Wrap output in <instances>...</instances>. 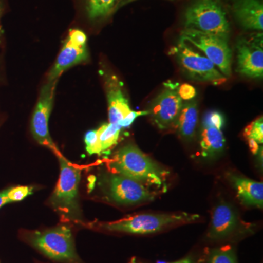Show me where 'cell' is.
Returning <instances> with one entry per match:
<instances>
[{
    "mask_svg": "<svg viewBox=\"0 0 263 263\" xmlns=\"http://www.w3.org/2000/svg\"><path fill=\"white\" fill-rule=\"evenodd\" d=\"M169 53L190 79L214 85H220L227 81L226 76L206 57L180 38Z\"/></svg>",
    "mask_w": 263,
    "mask_h": 263,
    "instance_id": "8992f818",
    "label": "cell"
},
{
    "mask_svg": "<svg viewBox=\"0 0 263 263\" xmlns=\"http://www.w3.org/2000/svg\"><path fill=\"white\" fill-rule=\"evenodd\" d=\"M69 42L79 47H85L87 43V37L82 30L79 29H70L68 36L66 38Z\"/></svg>",
    "mask_w": 263,
    "mask_h": 263,
    "instance_id": "d4e9b609",
    "label": "cell"
},
{
    "mask_svg": "<svg viewBox=\"0 0 263 263\" xmlns=\"http://www.w3.org/2000/svg\"><path fill=\"white\" fill-rule=\"evenodd\" d=\"M179 84L168 81L163 89L151 103L148 112L154 124L161 130H166L174 126L183 105L179 94Z\"/></svg>",
    "mask_w": 263,
    "mask_h": 263,
    "instance_id": "9c48e42d",
    "label": "cell"
},
{
    "mask_svg": "<svg viewBox=\"0 0 263 263\" xmlns=\"http://www.w3.org/2000/svg\"><path fill=\"white\" fill-rule=\"evenodd\" d=\"M2 14H3V4H2L1 2H0V19H1ZM3 34V29H2L1 24H0V37H2Z\"/></svg>",
    "mask_w": 263,
    "mask_h": 263,
    "instance_id": "f546056e",
    "label": "cell"
},
{
    "mask_svg": "<svg viewBox=\"0 0 263 263\" xmlns=\"http://www.w3.org/2000/svg\"><path fill=\"white\" fill-rule=\"evenodd\" d=\"M33 193L32 186H19L8 189V197L10 202L22 201Z\"/></svg>",
    "mask_w": 263,
    "mask_h": 263,
    "instance_id": "cb8c5ba5",
    "label": "cell"
},
{
    "mask_svg": "<svg viewBox=\"0 0 263 263\" xmlns=\"http://www.w3.org/2000/svg\"><path fill=\"white\" fill-rule=\"evenodd\" d=\"M115 174L139 181L146 186L161 188L165 183L167 171L133 143L121 147L110 162Z\"/></svg>",
    "mask_w": 263,
    "mask_h": 263,
    "instance_id": "6da1fadb",
    "label": "cell"
},
{
    "mask_svg": "<svg viewBox=\"0 0 263 263\" xmlns=\"http://www.w3.org/2000/svg\"><path fill=\"white\" fill-rule=\"evenodd\" d=\"M197 122L198 107L197 102L194 100L185 102L175 122L174 127L183 139L190 141L195 136Z\"/></svg>",
    "mask_w": 263,
    "mask_h": 263,
    "instance_id": "ac0fdd59",
    "label": "cell"
},
{
    "mask_svg": "<svg viewBox=\"0 0 263 263\" xmlns=\"http://www.w3.org/2000/svg\"><path fill=\"white\" fill-rule=\"evenodd\" d=\"M84 142L86 144V152L89 155H101V147H100L97 130L93 129V130L88 131L85 134Z\"/></svg>",
    "mask_w": 263,
    "mask_h": 263,
    "instance_id": "603a6c76",
    "label": "cell"
},
{
    "mask_svg": "<svg viewBox=\"0 0 263 263\" xmlns=\"http://www.w3.org/2000/svg\"><path fill=\"white\" fill-rule=\"evenodd\" d=\"M227 179L236 192L237 196L247 206H263V183L245 176L229 173Z\"/></svg>",
    "mask_w": 263,
    "mask_h": 263,
    "instance_id": "2e32d148",
    "label": "cell"
},
{
    "mask_svg": "<svg viewBox=\"0 0 263 263\" xmlns=\"http://www.w3.org/2000/svg\"><path fill=\"white\" fill-rule=\"evenodd\" d=\"M239 224V218L235 209L227 202H221L212 212L208 238L213 240L226 239L234 233Z\"/></svg>",
    "mask_w": 263,
    "mask_h": 263,
    "instance_id": "5bb4252c",
    "label": "cell"
},
{
    "mask_svg": "<svg viewBox=\"0 0 263 263\" xmlns=\"http://www.w3.org/2000/svg\"><path fill=\"white\" fill-rule=\"evenodd\" d=\"M108 101L109 123L119 126L132 109L124 93L122 82L111 71L100 70Z\"/></svg>",
    "mask_w": 263,
    "mask_h": 263,
    "instance_id": "4fadbf2b",
    "label": "cell"
},
{
    "mask_svg": "<svg viewBox=\"0 0 263 263\" xmlns=\"http://www.w3.org/2000/svg\"><path fill=\"white\" fill-rule=\"evenodd\" d=\"M8 189L0 192V209L4 206L6 204L10 203L8 197Z\"/></svg>",
    "mask_w": 263,
    "mask_h": 263,
    "instance_id": "f1b7e54d",
    "label": "cell"
},
{
    "mask_svg": "<svg viewBox=\"0 0 263 263\" xmlns=\"http://www.w3.org/2000/svg\"><path fill=\"white\" fill-rule=\"evenodd\" d=\"M148 110H143V111H134L132 110L130 113L128 114L127 117L123 119L122 122L119 124V127L122 129H127L130 127L133 122L136 121L137 118L141 117V116H148Z\"/></svg>",
    "mask_w": 263,
    "mask_h": 263,
    "instance_id": "484cf974",
    "label": "cell"
},
{
    "mask_svg": "<svg viewBox=\"0 0 263 263\" xmlns=\"http://www.w3.org/2000/svg\"><path fill=\"white\" fill-rule=\"evenodd\" d=\"M87 46L79 47L65 40L61 51L57 57L47 76V81L59 80L60 76L74 66L80 65L89 60Z\"/></svg>",
    "mask_w": 263,
    "mask_h": 263,
    "instance_id": "9a60e30c",
    "label": "cell"
},
{
    "mask_svg": "<svg viewBox=\"0 0 263 263\" xmlns=\"http://www.w3.org/2000/svg\"><path fill=\"white\" fill-rule=\"evenodd\" d=\"M185 28L228 39L230 25L221 0H197L184 13Z\"/></svg>",
    "mask_w": 263,
    "mask_h": 263,
    "instance_id": "5b68a950",
    "label": "cell"
},
{
    "mask_svg": "<svg viewBox=\"0 0 263 263\" xmlns=\"http://www.w3.org/2000/svg\"><path fill=\"white\" fill-rule=\"evenodd\" d=\"M180 39L206 57L226 78L231 75L232 50L228 39L188 28L181 32Z\"/></svg>",
    "mask_w": 263,
    "mask_h": 263,
    "instance_id": "52a82bcc",
    "label": "cell"
},
{
    "mask_svg": "<svg viewBox=\"0 0 263 263\" xmlns=\"http://www.w3.org/2000/svg\"><path fill=\"white\" fill-rule=\"evenodd\" d=\"M122 128L117 124L105 123L97 129L102 153L116 146L119 141Z\"/></svg>",
    "mask_w": 263,
    "mask_h": 263,
    "instance_id": "ffe728a7",
    "label": "cell"
},
{
    "mask_svg": "<svg viewBox=\"0 0 263 263\" xmlns=\"http://www.w3.org/2000/svg\"><path fill=\"white\" fill-rule=\"evenodd\" d=\"M118 5L119 0H86V13L91 21L106 18Z\"/></svg>",
    "mask_w": 263,
    "mask_h": 263,
    "instance_id": "d6986e66",
    "label": "cell"
},
{
    "mask_svg": "<svg viewBox=\"0 0 263 263\" xmlns=\"http://www.w3.org/2000/svg\"><path fill=\"white\" fill-rule=\"evenodd\" d=\"M58 81H46L43 84L31 120V132L34 140L39 144L48 147L56 154L60 152L52 140L48 124L54 103Z\"/></svg>",
    "mask_w": 263,
    "mask_h": 263,
    "instance_id": "ba28073f",
    "label": "cell"
},
{
    "mask_svg": "<svg viewBox=\"0 0 263 263\" xmlns=\"http://www.w3.org/2000/svg\"><path fill=\"white\" fill-rule=\"evenodd\" d=\"M199 218L200 216L197 214L186 212L144 213L119 221L103 223L101 228L117 233L148 235L171 227L194 222Z\"/></svg>",
    "mask_w": 263,
    "mask_h": 263,
    "instance_id": "7a4b0ae2",
    "label": "cell"
},
{
    "mask_svg": "<svg viewBox=\"0 0 263 263\" xmlns=\"http://www.w3.org/2000/svg\"><path fill=\"white\" fill-rule=\"evenodd\" d=\"M179 94L181 98L185 101L191 100L196 96V90L191 85L185 84L179 87Z\"/></svg>",
    "mask_w": 263,
    "mask_h": 263,
    "instance_id": "4316f807",
    "label": "cell"
},
{
    "mask_svg": "<svg viewBox=\"0 0 263 263\" xmlns=\"http://www.w3.org/2000/svg\"><path fill=\"white\" fill-rule=\"evenodd\" d=\"M105 185L109 198L120 205H138L152 201L156 197L143 183L115 173L108 175Z\"/></svg>",
    "mask_w": 263,
    "mask_h": 263,
    "instance_id": "30bf717a",
    "label": "cell"
},
{
    "mask_svg": "<svg viewBox=\"0 0 263 263\" xmlns=\"http://www.w3.org/2000/svg\"><path fill=\"white\" fill-rule=\"evenodd\" d=\"M206 263H238L236 255L230 247L213 249L209 252Z\"/></svg>",
    "mask_w": 263,
    "mask_h": 263,
    "instance_id": "7402d4cb",
    "label": "cell"
},
{
    "mask_svg": "<svg viewBox=\"0 0 263 263\" xmlns=\"http://www.w3.org/2000/svg\"><path fill=\"white\" fill-rule=\"evenodd\" d=\"M157 263H204V260L202 259L198 258V257H194V256H188V257L174 261V262H158Z\"/></svg>",
    "mask_w": 263,
    "mask_h": 263,
    "instance_id": "83f0119b",
    "label": "cell"
},
{
    "mask_svg": "<svg viewBox=\"0 0 263 263\" xmlns=\"http://www.w3.org/2000/svg\"><path fill=\"white\" fill-rule=\"evenodd\" d=\"M233 13L238 22L246 29L262 31L263 5L261 0H235Z\"/></svg>",
    "mask_w": 263,
    "mask_h": 263,
    "instance_id": "e0dca14e",
    "label": "cell"
},
{
    "mask_svg": "<svg viewBox=\"0 0 263 263\" xmlns=\"http://www.w3.org/2000/svg\"><path fill=\"white\" fill-rule=\"evenodd\" d=\"M224 123V116L220 112L212 110L204 115L200 139L202 157L213 159L220 155L224 150L226 138L222 129Z\"/></svg>",
    "mask_w": 263,
    "mask_h": 263,
    "instance_id": "7c38bea8",
    "label": "cell"
},
{
    "mask_svg": "<svg viewBox=\"0 0 263 263\" xmlns=\"http://www.w3.org/2000/svg\"><path fill=\"white\" fill-rule=\"evenodd\" d=\"M134 1H136V0H125V1L123 2L122 5L129 4V3H133Z\"/></svg>",
    "mask_w": 263,
    "mask_h": 263,
    "instance_id": "4dcf8cb0",
    "label": "cell"
},
{
    "mask_svg": "<svg viewBox=\"0 0 263 263\" xmlns=\"http://www.w3.org/2000/svg\"><path fill=\"white\" fill-rule=\"evenodd\" d=\"M29 245L48 258L63 263H83L76 252L72 232L69 227L35 231L27 235Z\"/></svg>",
    "mask_w": 263,
    "mask_h": 263,
    "instance_id": "277c9868",
    "label": "cell"
},
{
    "mask_svg": "<svg viewBox=\"0 0 263 263\" xmlns=\"http://www.w3.org/2000/svg\"><path fill=\"white\" fill-rule=\"evenodd\" d=\"M243 136L249 142V148L254 154L259 149L263 143V118H257L245 128Z\"/></svg>",
    "mask_w": 263,
    "mask_h": 263,
    "instance_id": "44dd1931",
    "label": "cell"
},
{
    "mask_svg": "<svg viewBox=\"0 0 263 263\" xmlns=\"http://www.w3.org/2000/svg\"><path fill=\"white\" fill-rule=\"evenodd\" d=\"M57 155L60 165V179L50 198V204L66 219L82 221L79 197L81 169L71 164L60 152Z\"/></svg>",
    "mask_w": 263,
    "mask_h": 263,
    "instance_id": "3957f363",
    "label": "cell"
},
{
    "mask_svg": "<svg viewBox=\"0 0 263 263\" xmlns=\"http://www.w3.org/2000/svg\"><path fill=\"white\" fill-rule=\"evenodd\" d=\"M238 72L252 79L263 76L262 34L243 37L236 44Z\"/></svg>",
    "mask_w": 263,
    "mask_h": 263,
    "instance_id": "8fae6325",
    "label": "cell"
}]
</instances>
